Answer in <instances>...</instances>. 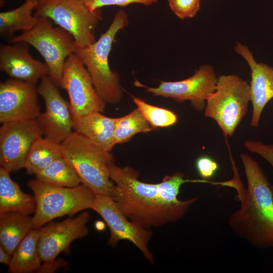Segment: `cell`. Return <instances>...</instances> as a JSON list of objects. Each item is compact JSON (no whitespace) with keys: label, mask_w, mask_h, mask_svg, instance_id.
<instances>
[{"label":"cell","mask_w":273,"mask_h":273,"mask_svg":"<svg viewBox=\"0 0 273 273\" xmlns=\"http://www.w3.org/2000/svg\"><path fill=\"white\" fill-rule=\"evenodd\" d=\"M60 144L62 157L74 169L81 183L96 195L112 198L115 185L110 180L109 166L114 158L110 152L75 131Z\"/></svg>","instance_id":"cell-4"},{"label":"cell","mask_w":273,"mask_h":273,"mask_svg":"<svg viewBox=\"0 0 273 273\" xmlns=\"http://www.w3.org/2000/svg\"><path fill=\"white\" fill-rule=\"evenodd\" d=\"M271 191H272V196H273V185H271Z\"/></svg>","instance_id":"cell-33"},{"label":"cell","mask_w":273,"mask_h":273,"mask_svg":"<svg viewBox=\"0 0 273 273\" xmlns=\"http://www.w3.org/2000/svg\"><path fill=\"white\" fill-rule=\"evenodd\" d=\"M33 229L32 217L19 212L0 214V244L12 255L24 238Z\"/></svg>","instance_id":"cell-21"},{"label":"cell","mask_w":273,"mask_h":273,"mask_svg":"<svg viewBox=\"0 0 273 273\" xmlns=\"http://www.w3.org/2000/svg\"><path fill=\"white\" fill-rule=\"evenodd\" d=\"M66 265L67 262L64 260L62 259L55 260L51 263H43L38 272H53L60 268L63 267L64 266H66Z\"/></svg>","instance_id":"cell-31"},{"label":"cell","mask_w":273,"mask_h":273,"mask_svg":"<svg viewBox=\"0 0 273 273\" xmlns=\"http://www.w3.org/2000/svg\"><path fill=\"white\" fill-rule=\"evenodd\" d=\"M83 1L90 10L95 11L102 7L109 6L125 7L131 4H139L149 6L156 3L158 0H83Z\"/></svg>","instance_id":"cell-28"},{"label":"cell","mask_w":273,"mask_h":273,"mask_svg":"<svg viewBox=\"0 0 273 273\" xmlns=\"http://www.w3.org/2000/svg\"><path fill=\"white\" fill-rule=\"evenodd\" d=\"M52 21L46 17H38L32 29L13 37L10 42H23L34 47L44 59L49 76L61 87L65 62L78 46L72 35L60 27L54 26Z\"/></svg>","instance_id":"cell-7"},{"label":"cell","mask_w":273,"mask_h":273,"mask_svg":"<svg viewBox=\"0 0 273 273\" xmlns=\"http://www.w3.org/2000/svg\"><path fill=\"white\" fill-rule=\"evenodd\" d=\"M27 186L33 193L36 209L32 217L33 229H39L51 220L90 209L96 194L82 184L73 187L48 184L36 178L29 180Z\"/></svg>","instance_id":"cell-5"},{"label":"cell","mask_w":273,"mask_h":273,"mask_svg":"<svg viewBox=\"0 0 273 273\" xmlns=\"http://www.w3.org/2000/svg\"><path fill=\"white\" fill-rule=\"evenodd\" d=\"M62 156L61 144L42 136L32 144L24 168L28 174L35 175Z\"/></svg>","instance_id":"cell-23"},{"label":"cell","mask_w":273,"mask_h":273,"mask_svg":"<svg viewBox=\"0 0 273 273\" xmlns=\"http://www.w3.org/2000/svg\"><path fill=\"white\" fill-rule=\"evenodd\" d=\"M61 87L68 95L73 119L104 111L106 103L97 93L87 70L75 54L65 62Z\"/></svg>","instance_id":"cell-9"},{"label":"cell","mask_w":273,"mask_h":273,"mask_svg":"<svg viewBox=\"0 0 273 273\" xmlns=\"http://www.w3.org/2000/svg\"><path fill=\"white\" fill-rule=\"evenodd\" d=\"M38 0H25L19 7L0 13V34L9 36L21 30L23 32L32 29L37 24L38 17L33 12Z\"/></svg>","instance_id":"cell-22"},{"label":"cell","mask_w":273,"mask_h":273,"mask_svg":"<svg viewBox=\"0 0 273 273\" xmlns=\"http://www.w3.org/2000/svg\"><path fill=\"white\" fill-rule=\"evenodd\" d=\"M251 101L250 86L236 74L218 77L215 89L206 98L204 116L216 121L224 136H232L246 115Z\"/></svg>","instance_id":"cell-6"},{"label":"cell","mask_w":273,"mask_h":273,"mask_svg":"<svg viewBox=\"0 0 273 273\" xmlns=\"http://www.w3.org/2000/svg\"><path fill=\"white\" fill-rule=\"evenodd\" d=\"M89 218L88 212L84 211L76 217L49 222L40 228L38 248L42 261L44 263L54 261L61 252L68 251L73 241L87 235Z\"/></svg>","instance_id":"cell-14"},{"label":"cell","mask_w":273,"mask_h":273,"mask_svg":"<svg viewBox=\"0 0 273 273\" xmlns=\"http://www.w3.org/2000/svg\"><path fill=\"white\" fill-rule=\"evenodd\" d=\"M128 14L119 10L108 29L94 42L77 47L75 54L87 70L94 87L107 103L117 104L122 99L123 90L119 77L109 65V56L118 31L128 24Z\"/></svg>","instance_id":"cell-3"},{"label":"cell","mask_w":273,"mask_h":273,"mask_svg":"<svg viewBox=\"0 0 273 273\" xmlns=\"http://www.w3.org/2000/svg\"><path fill=\"white\" fill-rule=\"evenodd\" d=\"M153 129L136 107L128 114L117 118L114 132L115 145L128 142L136 134L149 132Z\"/></svg>","instance_id":"cell-25"},{"label":"cell","mask_w":273,"mask_h":273,"mask_svg":"<svg viewBox=\"0 0 273 273\" xmlns=\"http://www.w3.org/2000/svg\"><path fill=\"white\" fill-rule=\"evenodd\" d=\"M40 233V228L33 229L26 235L12 254L8 272H39L42 264L38 248Z\"/></svg>","instance_id":"cell-20"},{"label":"cell","mask_w":273,"mask_h":273,"mask_svg":"<svg viewBox=\"0 0 273 273\" xmlns=\"http://www.w3.org/2000/svg\"><path fill=\"white\" fill-rule=\"evenodd\" d=\"M110 178L115 183L112 199L130 220L147 229L176 222L198 200L178 199L181 186L192 181L181 172L166 175L158 184L139 179L138 172L129 166H109Z\"/></svg>","instance_id":"cell-1"},{"label":"cell","mask_w":273,"mask_h":273,"mask_svg":"<svg viewBox=\"0 0 273 273\" xmlns=\"http://www.w3.org/2000/svg\"><path fill=\"white\" fill-rule=\"evenodd\" d=\"M37 92L45 103V111L36 119L43 135L61 143L73 128L69 103L61 96L58 86L49 75L40 80Z\"/></svg>","instance_id":"cell-13"},{"label":"cell","mask_w":273,"mask_h":273,"mask_svg":"<svg viewBox=\"0 0 273 273\" xmlns=\"http://www.w3.org/2000/svg\"><path fill=\"white\" fill-rule=\"evenodd\" d=\"M0 46V69L11 78L36 84L49 75L46 63L34 59L23 42Z\"/></svg>","instance_id":"cell-16"},{"label":"cell","mask_w":273,"mask_h":273,"mask_svg":"<svg viewBox=\"0 0 273 273\" xmlns=\"http://www.w3.org/2000/svg\"><path fill=\"white\" fill-rule=\"evenodd\" d=\"M36 84L10 78L0 83V122L36 119L40 114Z\"/></svg>","instance_id":"cell-15"},{"label":"cell","mask_w":273,"mask_h":273,"mask_svg":"<svg viewBox=\"0 0 273 273\" xmlns=\"http://www.w3.org/2000/svg\"><path fill=\"white\" fill-rule=\"evenodd\" d=\"M43 134L36 119L2 123L0 127V166L10 172L24 168L32 144Z\"/></svg>","instance_id":"cell-12"},{"label":"cell","mask_w":273,"mask_h":273,"mask_svg":"<svg viewBox=\"0 0 273 273\" xmlns=\"http://www.w3.org/2000/svg\"><path fill=\"white\" fill-rule=\"evenodd\" d=\"M33 15L54 21L72 35L78 47L96 40L94 30L102 18L100 9L90 10L83 0H38Z\"/></svg>","instance_id":"cell-8"},{"label":"cell","mask_w":273,"mask_h":273,"mask_svg":"<svg viewBox=\"0 0 273 273\" xmlns=\"http://www.w3.org/2000/svg\"><path fill=\"white\" fill-rule=\"evenodd\" d=\"M90 209L103 218L109 229L108 245L115 247L120 241H128L138 248L146 259L154 263L153 255L148 247L152 231L128 220L116 202L109 196L96 195Z\"/></svg>","instance_id":"cell-10"},{"label":"cell","mask_w":273,"mask_h":273,"mask_svg":"<svg viewBox=\"0 0 273 273\" xmlns=\"http://www.w3.org/2000/svg\"><path fill=\"white\" fill-rule=\"evenodd\" d=\"M247 187L239 175L238 168L230 154L233 177L220 183L234 189L240 202L238 210L230 216L228 223L235 234L259 249L273 248V196L271 185L257 161L242 154Z\"/></svg>","instance_id":"cell-2"},{"label":"cell","mask_w":273,"mask_h":273,"mask_svg":"<svg viewBox=\"0 0 273 273\" xmlns=\"http://www.w3.org/2000/svg\"><path fill=\"white\" fill-rule=\"evenodd\" d=\"M116 122L117 118L95 112L73 119V129L94 144L110 152L115 145L114 132Z\"/></svg>","instance_id":"cell-18"},{"label":"cell","mask_w":273,"mask_h":273,"mask_svg":"<svg viewBox=\"0 0 273 273\" xmlns=\"http://www.w3.org/2000/svg\"><path fill=\"white\" fill-rule=\"evenodd\" d=\"M196 166L199 175L205 179L212 177L218 169L217 163L206 156L199 157L196 161Z\"/></svg>","instance_id":"cell-30"},{"label":"cell","mask_w":273,"mask_h":273,"mask_svg":"<svg viewBox=\"0 0 273 273\" xmlns=\"http://www.w3.org/2000/svg\"><path fill=\"white\" fill-rule=\"evenodd\" d=\"M217 79L213 68L204 64L193 75L181 80L161 81L156 87L147 86L138 80L134 84L153 96L169 98L179 103L189 101L193 109L200 111L205 108L207 95L214 91Z\"/></svg>","instance_id":"cell-11"},{"label":"cell","mask_w":273,"mask_h":273,"mask_svg":"<svg viewBox=\"0 0 273 273\" xmlns=\"http://www.w3.org/2000/svg\"><path fill=\"white\" fill-rule=\"evenodd\" d=\"M42 182L64 187H73L81 183L76 172L62 156L34 175Z\"/></svg>","instance_id":"cell-24"},{"label":"cell","mask_w":273,"mask_h":273,"mask_svg":"<svg viewBox=\"0 0 273 273\" xmlns=\"http://www.w3.org/2000/svg\"><path fill=\"white\" fill-rule=\"evenodd\" d=\"M12 256L2 246H0V262L9 265Z\"/></svg>","instance_id":"cell-32"},{"label":"cell","mask_w":273,"mask_h":273,"mask_svg":"<svg viewBox=\"0 0 273 273\" xmlns=\"http://www.w3.org/2000/svg\"><path fill=\"white\" fill-rule=\"evenodd\" d=\"M234 50L247 62L251 70L249 86L253 109L250 124L257 127L264 107L273 98V67L256 62L248 47L239 42Z\"/></svg>","instance_id":"cell-17"},{"label":"cell","mask_w":273,"mask_h":273,"mask_svg":"<svg viewBox=\"0 0 273 273\" xmlns=\"http://www.w3.org/2000/svg\"><path fill=\"white\" fill-rule=\"evenodd\" d=\"M201 0H168L172 12L184 20L194 17L200 10Z\"/></svg>","instance_id":"cell-27"},{"label":"cell","mask_w":273,"mask_h":273,"mask_svg":"<svg viewBox=\"0 0 273 273\" xmlns=\"http://www.w3.org/2000/svg\"><path fill=\"white\" fill-rule=\"evenodd\" d=\"M132 98L153 129L170 126L177 122V116L173 112L148 104L140 98Z\"/></svg>","instance_id":"cell-26"},{"label":"cell","mask_w":273,"mask_h":273,"mask_svg":"<svg viewBox=\"0 0 273 273\" xmlns=\"http://www.w3.org/2000/svg\"><path fill=\"white\" fill-rule=\"evenodd\" d=\"M10 171L0 167V214L16 212L29 215L34 213V195L24 193L10 176Z\"/></svg>","instance_id":"cell-19"},{"label":"cell","mask_w":273,"mask_h":273,"mask_svg":"<svg viewBox=\"0 0 273 273\" xmlns=\"http://www.w3.org/2000/svg\"><path fill=\"white\" fill-rule=\"evenodd\" d=\"M244 145L249 151L260 155L273 167V144H265L259 141L246 140Z\"/></svg>","instance_id":"cell-29"}]
</instances>
